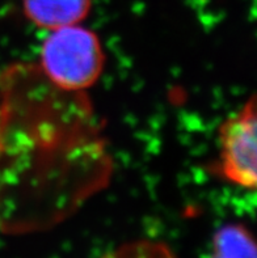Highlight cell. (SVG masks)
<instances>
[{"label":"cell","instance_id":"obj_2","mask_svg":"<svg viewBox=\"0 0 257 258\" xmlns=\"http://www.w3.org/2000/svg\"><path fill=\"white\" fill-rule=\"evenodd\" d=\"M256 108V96L252 95L238 111L222 122L214 165L215 174L226 182L251 191L257 185Z\"/></svg>","mask_w":257,"mask_h":258},{"label":"cell","instance_id":"obj_4","mask_svg":"<svg viewBox=\"0 0 257 258\" xmlns=\"http://www.w3.org/2000/svg\"><path fill=\"white\" fill-rule=\"evenodd\" d=\"M206 258H257L256 242L243 223H227L215 231Z\"/></svg>","mask_w":257,"mask_h":258},{"label":"cell","instance_id":"obj_5","mask_svg":"<svg viewBox=\"0 0 257 258\" xmlns=\"http://www.w3.org/2000/svg\"><path fill=\"white\" fill-rule=\"evenodd\" d=\"M102 258H177L175 253L162 241L137 240L122 244Z\"/></svg>","mask_w":257,"mask_h":258},{"label":"cell","instance_id":"obj_3","mask_svg":"<svg viewBox=\"0 0 257 258\" xmlns=\"http://www.w3.org/2000/svg\"><path fill=\"white\" fill-rule=\"evenodd\" d=\"M26 19L41 29L76 25L87 19L92 0H23Z\"/></svg>","mask_w":257,"mask_h":258},{"label":"cell","instance_id":"obj_1","mask_svg":"<svg viewBox=\"0 0 257 258\" xmlns=\"http://www.w3.org/2000/svg\"><path fill=\"white\" fill-rule=\"evenodd\" d=\"M105 67V51L93 30L80 24L50 30L39 52V71L61 91L82 93Z\"/></svg>","mask_w":257,"mask_h":258}]
</instances>
